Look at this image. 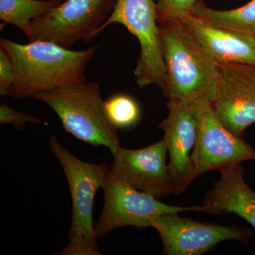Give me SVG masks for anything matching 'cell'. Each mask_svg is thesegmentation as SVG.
<instances>
[{
    "mask_svg": "<svg viewBox=\"0 0 255 255\" xmlns=\"http://www.w3.org/2000/svg\"><path fill=\"white\" fill-rule=\"evenodd\" d=\"M219 68L213 110L228 130L243 138L245 130L255 124V66L219 63Z\"/></svg>",
    "mask_w": 255,
    "mask_h": 255,
    "instance_id": "cell-10",
    "label": "cell"
},
{
    "mask_svg": "<svg viewBox=\"0 0 255 255\" xmlns=\"http://www.w3.org/2000/svg\"><path fill=\"white\" fill-rule=\"evenodd\" d=\"M48 143L68 180L73 207L70 242L58 255H102L92 214L96 193L107 182L110 167L107 164L90 163L78 158L60 143L55 135L50 137Z\"/></svg>",
    "mask_w": 255,
    "mask_h": 255,
    "instance_id": "cell-3",
    "label": "cell"
},
{
    "mask_svg": "<svg viewBox=\"0 0 255 255\" xmlns=\"http://www.w3.org/2000/svg\"><path fill=\"white\" fill-rule=\"evenodd\" d=\"M199 0H157V21L181 20L191 14L193 8Z\"/></svg>",
    "mask_w": 255,
    "mask_h": 255,
    "instance_id": "cell-18",
    "label": "cell"
},
{
    "mask_svg": "<svg viewBox=\"0 0 255 255\" xmlns=\"http://www.w3.org/2000/svg\"><path fill=\"white\" fill-rule=\"evenodd\" d=\"M33 99L46 103L69 133L94 146H104L115 155L120 148L118 130L105 112L100 86L85 81L39 92Z\"/></svg>",
    "mask_w": 255,
    "mask_h": 255,
    "instance_id": "cell-4",
    "label": "cell"
},
{
    "mask_svg": "<svg viewBox=\"0 0 255 255\" xmlns=\"http://www.w3.org/2000/svg\"><path fill=\"white\" fill-rule=\"evenodd\" d=\"M65 0H0V19L26 33L32 21Z\"/></svg>",
    "mask_w": 255,
    "mask_h": 255,
    "instance_id": "cell-16",
    "label": "cell"
},
{
    "mask_svg": "<svg viewBox=\"0 0 255 255\" xmlns=\"http://www.w3.org/2000/svg\"><path fill=\"white\" fill-rule=\"evenodd\" d=\"M151 227L158 232L165 255H201L224 241L247 244L253 236L248 228L201 223L178 214L158 216Z\"/></svg>",
    "mask_w": 255,
    "mask_h": 255,
    "instance_id": "cell-9",
    "label": "cell"
},
{
    "mask_svg": "<svg viewBox=\"0 0 255 255\" xmlns=\"http://www.w3.org/2000/svg\"><path fill=\"white\" fill-rule=\"evenodd\" d=\"M117 0H65L32 21L25 33L30 41L54 43L65 48L98 35L112 14Z\"/></svg>",
    "mask_w": 255,
    "mask_h": 255,
    "instance_id": "cell-5",
    "label": "cell"
},
{
    "mask_svg": "<svg viewBox=\"0 0 255 255\" xmlns=\"http://www.w3.org/2000/svg\"><path fill=\"white\" fill-rule=\"evenodd\" d=\"M199 123L197 140L191 153L196 176L255 159V149L235 135L216 118L209 100L193 101Z\"/></svg>",
    "mask_w": 255,
    "mask_h": 255,
    "instance_id": "cell-8",
    "label": "cell"
},
{
    "mask_svg": "<svg viewBox=\"0 0 255 255\" xmlns=\"http://www.w3.org/2000/svg\"><path fill=\"white\" fill-rule=\"evenodd\" d=\"M4 48L14 64L16 79L9 96L33 98L39 92L87 81L86 69L100 46L75 51L51 42L30 41L20 44L1 38Z\"/></svg>",
    "mask_w": 255,
    "mask_h": 255,
    "instance_id": "cell-1",
    "label": "cell"
},
{
    "mask_svg": "<svg viewBox=\"0 0 255 255\" xmlns=\"http://www.w3.org/2000/svg\"><path fill=\"white\" fill-rule=\"evenodd\" d=\"M107 118L117 128L132 127L138 122L140 110L134 99L130 96L119 94L105 102Z\"/></svg>",
    "mask_w": 255,
    "mask_h": 255,
    "instance_id": "cell-17",
    "label": "cell"
},
{
    "mask_svg": "<svg viewBox=\"0 0 255 255\" xmlns=\"http://www.w3.org/2000/svg\"><path fill=\"white\" fill-rule=\"evenodd\" d=\"M114 23L123 25L136 37L140 53L134 70L137 85H156L162 92L165 88V70L155 0H117L110 17L98 31Z\"/></svg>",
    "mask_w": 255,
    "mask_h": 255,
    "instance_id": "cell-6",
    "label": "cell"
},
{
    "mask_svg": "<svg viewBox=\"0 0 255 255\" xmlns=\"http://www.w3.org/2000/svg\"><path fill=\"white\" fill-rule=\"evenodd\" d=\"M165 70L164 95L169 100L193 102L216 99L219 63L180 20L158 22Z\"/></svg>",
    "mask_w": 255,
    "mask_h": 255,
    "instance_id": "cell-2",
    "label": "cell"
},
{
    "mask_svg": "<svg viewBox=\"0 0 255 255\" xmlns=\"http://www.w3.org/2000/svg\"><path fill=\"white\" fill-rule=\"evenodd\" d=\"M180 21L218 63L255 66L253 34L214 24L193 14Z\"/></svg>",
    "mask_w": 255,
    "mask_h": 255,
    "instance_id": "cell-13",
    "label": "cell"
},
{
    "mask_svg": "<svg viewBox=\"0 0 255 255\" xmlns=\"http://www.w3.org/2000/svg\"><path fill=\"white\" fill-rule=\"evenodd\" d=\"M41 119L36 118L31 114L18 112L6 104L0 106V124H11L16 128L22 130L26 124H41Z\"/></svg>",
    "mask_w": 255,
    "mask_h": 255,
    "instance_id": "cell-19",
    "label": "cell"
},
{
    "mask_svg": "<svg viewBox=\"0 0 255 255\" xmlns=\"http://www.w3.org/2000/svg\"><path fill=\"white\" fill-rule=\"evenodd\" d=\"M191 14L214 24L245 33H255V0L241 7L231 10L213 9L199 0Z\"/></svg>",
    "mask_w": 255,
    "mask_h": 255,
    "instance_id": "cell-15",
    "label": "cell"
},
{
    "mask_svg": "<svg viewBox=\"0 0 255 255\" xmlns=\"http://www.w3.org/2000/svg\"><path fill=\"white\" fill-rule=\"evenodd\" d=\"M167 150L161 140L136 150L121 147L114 155L111 174L130 187L156 199L174 194V187L166 163Z\"/></svg>",
    "mask_w": 255,
    "mask_h": 255,
    "instance_id": "cell-12",
    "label": "cell"
},
{
    "mask_svg": "<svg viewBox=\"0 0 255 255\" xmlns=\"http://www.w3.org/2000/svg\"><path fill=\"white\" fill-rule=\"evenodd\" d=\"M105 196L103 210L95 224L97 237H102L117 228L133 226L151 227L152 220L164 214L186 211L206 213L205 205L176 206L158 199L114 177H110L102 188Z\"/></svg>",
    "mask_w": 255,
    "mask_h": 255,
    "instance_id": "cell-7",
    "label": "cell"
},
{
    "mask_svg": "<svg viewBox=\"0 0 255 255\" xmlns=\"http://www.w3.org/2000/svg\"><path fill=\"white\" fill-rule=\"evenodd\" d=\"M168 115L159 124L169 153L168 170L174 194L180 195L197 177L191 153L197 140L199 123L192 102L169 100Z\"/></svg>",
    "mask_w": 255,
    "mask_h": 255,
    "instance_id": "cell-11",
    "label": "cell"
},
{
    "mask_svg": "<svg viewBox=\"0 0 255 255\" xmlns=\"http://www.w3.org/2000/svg\"><path fill=\"white\" fill-rule=\"evenodd\" d=\"M16 79L12 60L4 48L0 47V95L9 96Z\"/></svg>",
    "mask_w": 255,
    "mask_h": 255,
    "instance_id": "cell-20",
    "label": "cell"
},
{
    "mask_svg": "<svg viewBox=\"0 0 255 255\" xmlns=\"http://www.w3.org/2000/svg\"><path fill=\"white\" fill-rule=\"evenodd\" d=\"M253 36H254L255 40V34H253Z\"/></svg>",
    "mask_w": 255,
    "mask_h": 255,
    "instance_id": "cell-21",
    "label": "cell"
},
{
    "mask_svg": "<svg viewBox=\"0 0 255 255\" xmlns=\"http://www.w3.org/2000/svg\"><path fill=\"white\" fill-rule=\"evenodd\" d=\"M219 172V180L204 199L206 214H235L255 228V193L245 181L244 169L236 164Z\"/></svg>",
    "mask_w": 255,
    "mask_h": 255,
    "instance_id": "cell-14",
    "label": "cell"
}]
</instances>
